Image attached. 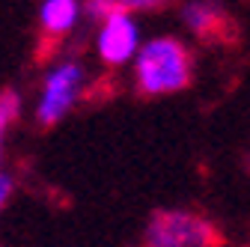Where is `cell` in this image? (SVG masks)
Returning <instances> with one entry per match:
<instances>
[{"label": "cell", "mask_w": 250, "mask_h": 247, "mask_svg": "<svg viewBox=\"0 0 250 247\" xmlns=\"http://www.w3.org/2000/svg\"><path fill=\"white\" fill-rule=\"evenodd\" d=\"M81 83H83V69L78 63H62L48 75L45 89H42V102H39V110H36L39 125L51 128L66 116V110L78 99Z\"/></svg>", "instance_id": "277c9868"}, {"label": "cell", "mask_w": 250, "mask_h": 247, "mask_svg": "<svg viewBox=\"0 0 250 247\" xmlns=\"http://www.w3.org/2000/svg\"><path fill=\"white\" fill-rule=\"evenodd\" d=\"M78 21V0H45L42 12H39V24H42V33L51 39L66 36L69 30Z\"/></svg>", "instance_id": "8992f818"}, {"label": "cell", "mask_w": 250, "mask_h": 247, "mask_svg": "<svg viewBox=\"0 0 250 247\" xmlns=\"http://www.w3.org/2000/svg\"><path fill=\"white\" fill-rule=\"evenodd\" d=\"M182 21L203 45L211 48H229L241 39L235 15L217 0H188L182 6Z\"/></svg>", "instance_id": "3957f363"}, {"label": "cell", "mask_w": 250, "mask_h": 247, "mask_svg": "<svg viewBox=\"0 0 250 247\" xmlns=\"http://www.w3.org/2000/svg\"><path fill=\"white\" fill-rule=\"evenodd\" d=\"M137 92L146 99L173 96L194 83V54L179 39H152L140 48L134 63Z\"/></svg>", "instance_id": "6da1fadb"}, {"label": "cell", "mask_w": 250, "mask_h": 247, "mask_svg": "<svg viewBox=\"0 0 250 247\" xmlns=\"http://www.w3.org/2000/svg\"><path fill=\"white\" fill-rule=\"evenodd\" d=\"M119 6H113V0H86V12L96 18V21H102V18H107L110 12H116Z\"/></svg>", "instance_id": "9c48e42d"}, {"label": "cell", "mask_w": 250, "mask_h": 247, "mask_svg": "<svg viewBox=\"0 0 250 247\" xmlns=\"http://www.w3.org/2000/svg\"><path fill=\"white\" fill-rule=\"evenodd\" d=\"M9 194H12V179L0 173V208H3V203L9 200Z\"/></svg>", "instance_id": "30bf717a"}, {"label": "cell", "mask_w": 250, "mask_h": 247, "mask_svg": "<svg viewBox=\"0 0 250 247\" xmlns=\"http://www.w3.org/2000/svg\"><path fill=\"white\" fill-rule=\"evenodd\" d=\"M18 113H21V96L12 89H3L0 92V152H3V134L18 119Z\"/></svg>", "instance_id": "52a82bcc"}, {"label": "cell", "mask_w": 250, "mask_h": 247, "mask_svg": "<svg viewBox=\"0 0 250 247\" xmlns=\"http://www.w3.org/2000/svg\"><path fill=\"white\" fill-rule=\"evenodd\" d=\"M227 235L214 221L185 208L152 211L143 229V247H224Z\"/></svg>", "instance_id": "7a4b0ae2"}, {"label": "cell", "mask_w": 250, "mask_h": 247, "mask_svg": "<svg viewBox=\"0 0 250 247\" xmlns=\"http://www.w3.org/2000/svg\"><path fill=\"white\" fill-rule=\"evenodd\" d=\"M247 3H250V0H247Z\"/></svg>", "instance_id": "8fae6325"}, {"label": "cell", "mask_w": 250, "mask_h": 247, "mask_svg": "<svg viewBox=\"0 0 250 247\" xmlns=\"http://www.w3.org/2000/svg\"><path fill=\"white\" fill-rule=\"evenodd\" d=\"M137 51V24L128 18L125 9L110 12L107 18H102V30H99V57L107 66H122L125 60H131V54Z\"/></svg>", "instance_id": "5b68a950"}, {"label": "cell", "mask_w": 250, "mask_h": 247, "mask_svg": "<svg viewBox=\"0 0 250 247\" xmlns=\"http://www.w3.org/2000/svg\"><path fill=\"white\" fill-rule=\"evenodd\" d=\"M176 0H113V6L125 9V12H158L173 6Z\"/></svg>", "instance_id": "ba28073f"}]
</instances>
